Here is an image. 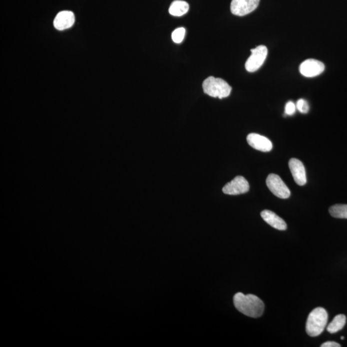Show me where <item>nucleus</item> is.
I'll return each mask as SVG.
<instances>
[{"label": "nucleus", "mask_w": 347, "mask_h": 347, "mask_svg": "<svg viewBox=\"0 0 347 347\" xmlns=\"http://www.w3.org/2000/svg\"><path fill=\"white\" fill-rule=\"evenodd\" d=\"M325 70V65L321 61L313 59L303 61L300 66V72L302 76L306 77H314L321 73Z\"/></svg>", "instance_id": "nucleus-8"}, {"label": "nucleus", "mask_w": 347, "mask_h": 347, "mask_svg": "<svg viewBox=\"0 0 347 347\" xmlns=\"http://www.w3.org/2000/svg\"><path fill=\"white\" fill-rule=\"evenodd\" d=\"M233 303L239 312L247 316L256 318L261 316L264 312V302L254 294L245 295L242 292H238L233 297Z\"/></svg>", "instance_id": "nucleus-1"}, {"label": "nucleus", "mask_w": 347, "mask_h": 347, "mask_svg": "<svg viewBox=\"0 0 347 347\" xmlns=\"http://www.w3.org/2000/svg\"><path fill=\"white\" fill-rule=\"evenodd\" d=\"M341 339H344V337L343 336H341Z\"/></svg>", "instance_id": "nucleus-20"}, {"label": "nucleus", "mask_w": 347, "mask_h": 347, "mask_svg": "<svg viewBox=\"0 0 347 347\" xmlns=\"http://www.w3.org/2000/svg\"><path fill=\"white\" fill-rule=\"evenodd\" d=\"M290 171L296 184L300 186L305 185L307 183L306 172L302 162L296 158H291L289 162Z\"/></svg>", "instance_id": "nucleus-10"}, {"label": "nucleus", "mask_w": 347, "mask_h": 347, "mask_svg": "<svg viewBox=\"0 0 347 347\" xmlns=\"http://www.w3.org/2000/svg\"><path fill=\"white\" fill-rule=\"evenodd\" d=\"M260 0H232L231 11L233 15L244 17L257 8Z\"/></svg>", "instance_id": "nucleus-6"}, {"label": "nucleus", "mask_w": 347, "mask_h": 347, "mask_svg": "<svg viewBox=\"0 0 347 347\" xmlns=\"http://www.w3.org/2000/svg\"><path fill=\"white\" fill-rule=\"evenodd\" d=\"M328 321V313L325 308H314L307 317L306 332L311 337L320 335L325 329Z\"/></svg>", "instance_id": "nucleus-2"}, {"label": "nucleus", "mask_w": 347, "mask_h": 347, "mask_svg": "<svg viewBox=\"0 0 347 347\" xmlns=\"http://www.w3.org/2000/svg\"><path fill=\"white\" fill-rule=\"evenodd\" d=\"M251 54L247 60L245 68L248 72L257 71L262 65L267 56V49L264 45H260L251 50Z\"/></svg>", "instance_id": "nucleus-4"}, {"label": "nucleus", "mask_w": 347, "mask_h": 347, "mask_svg": "<svg viewBox=\"0 0 347 347\" xmlns=\"http://www.w3.org/2000/svg\"><path fill=\"white\" fill-rule=\"evenodd\" d=\"M346 316L344 314H338L334 317L327 326L328 332L330 334H334L341 330L345 325Z\"/></svg>", "instance_id": "nucleus-14"}, {"label": "nucleus", "mask_w": 347, "mask_h": 347, "mask_svg": "<svg viewBox=\"0 0 347 347\" xmlns=\"http://www.w3.org/2000/svg\"><path fill=\"white\" fill-rule=\"evenodd\" d=\"M266 185L274 196L281 199L289 198L291 192L280 177L275 174H270L266 179Z\"/></svg>", "instance_id": "nucleus-5"}, {"label": "nucleus", "mask_w": 347, "mask_h": 347, "mask_svg": "<svg viewBox=\"0 0 347 347\" xmlns=\"http://www.w3.org/2000/svg\"><path fill=\"white\" fill-rule=\"evenodd\" d=\"M76 21L74 14L71 11H61L57 15L54 20V26L58 31H64L71 28Z\"/></svg>", "instance_id": "nucleus-11"}, {"label": "nucleus", "mask_w": 347, "mask_h": 347, "mask_svg": "<svg viewBox=\"0 0 347 347\" xmlns=\"http://www.w3.org/2000/svg\"><path fill=\"white\" fill-rule=\"evenodd\" d=\"M249 185L248 181L242 176L235 177L223 188V192L228 195H239L248 192Z\"/></svg>", "instance_id": "nucleus-7"}, {"label": "nucleus", "mask_w": 347, "mask_h": 347, "mask_svg": "<svg viewBox=\"0 0 347 347\" xmlns=\"http://www.w3.org/2000/svg\"><path fill=\"white\" fill-rule=\"evenodd\" d=\"M262 218L265 222L274 228L278 230H285L287 229V224L282 218L277 215L268 210H263L261 212Z\"/></svg>", "instance_id": "nucleus-12"}, {"label": "nucleus", "mask_w": 347, "mask_h": 347, "mask_svg": "<svg viewBox=\"0 0 347 347\" xmlns=\"http://www.w3.org/2000/svg\"><path fill=\"white\" fill-rule=\"evenodd\" d=\"M189 11V4L185 1H181V0H176V1L172 2L169 8L170 15L176 17H182Z\"/></svg>", "instance_id": "nucleus-13"}, {"label": "nucleus", "mask_w": 347, "mask_h": 347, "mask_svg": "<svg viewBox=\"0 0 347 347\" xmlns=\"http://www.w3.org/2000/svg\"><path fill=\"white\" fill-rule=\"evenodd\" d=\"M329 213L333 217L347 219V205H335L329 208Z\"/></svg>", "instance_id": "nucleus-15"}, {"label": "nucleus", "mask_w": 347, "mask_h": 347, "mask_svg": "<svg viewBox=\"0 0 347 347\" xmlns=\"http://www.w3.org/2000/svg\"><path fill=\"white\" fill-rule=\"evenodd\" d=\"M185 32V29L183 28V27L176 29L172 34V41L174 43H178V44L182 42L183 40H184Z\"/></svg>", "instance_id": "nucleus-16"}, {"label": "nucleus", "mask_w": 347, "mask_h": 347, "mask_svg": "<svg viewBox=\"0 0 347 347\" xmlns=\"http://www.w3.org/2000/svg\"><path fill=\"white\" fill-rule=\"evenodd\" d=\"M203 89L206 94L214 98H226L230 95L231 87L223 79L209 77L204 81Z\"/></svg>", "instance_id": "nucleus-3"}, {"label": "nucleus", "mask_w": 347, "mask_h": 347, "mask_svg": "<svg viewBox=\"0 0 347 347\" xmlns=\"http://www.w3.org/2000/svg\"><path fill=\"white\" fill-rule=\"evenodd\" d=\"M296 106L292 101L288 102L285 105V113L287 115H292L296 112Z\"/></svg>", "instance_id": "nucleus-18"}, {"label": "nucleus", "mask_w": 347, "mask_h": 347, "mask_svg": "<svg viewBox=\"0 0 347 347\" xmlns=\"http://www.w3.org/2000/svg\"><path fill=\"white\" fill-rule=\"evenodd\" d=\"M248 144L256 150L269 152L273 149V144L268 138L256 133H251L247 137Z\"/></svg>", "instance_id": "nucleus-9"}, {"label": "nucleus", "mask_w": 347, "mask_h": 347, "mask_svg": "<svg viewBox=\"0 0 347 347\" xmlns=\"http://www.w3.org/2000/svg\"><path fill=\"white\" fill-rule=\"evenodd\" d=\"M296 106L299 112L301 113H307L309 110V106H308L307 102L304 99H299L297 101Z\"/></svg>", "instance_id": "nucleus-17"}, {"label": "nucleus", "mask_w": 347, "mask_h": 347, "mask_svg": "<svg viewBox=\"0 0 347 347\" xmlns=\"http://www.w3.org/2000/svg\"><path fill=\"white\" fill-rule=\"evenodd\" d=\"M339 343L334 341H327L321 344V347H340Z\"/></svg>", "instance_id": "nucleus-19"}]
</instances>
